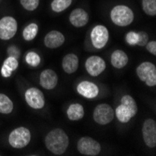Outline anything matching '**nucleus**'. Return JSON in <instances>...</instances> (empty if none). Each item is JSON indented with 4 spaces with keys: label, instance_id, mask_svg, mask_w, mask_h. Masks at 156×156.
<instances>
[{
    "label": "nucleus",
    "instance_id": "1",
    "mask_svg": "<svg viewBox=\"0 0 156 156\" xmlns=\"http://www.w3.org/2000/svg\"><path fill=\"white\" fill-rule=\"evenodd\" d=\"M45 145L51 153L55 155H61L66 152L69 145L68 136L63 129H53L46 136Z\"/></svg>",
    "mask_w": 156,
    "mask_h": 156
},
{
    "label": "nucleus",
    "instance_id": "2",
    "mask_svg": "<svg viewBox=\"0 0 156 156\" xmlns=\"http://www.w3.org/2000/svg\"><path fill=\"white\" fill-rule=\"evenodd\" d=\"M115 115L119 122L126 123L137 113V105L135 99L128 94H125L121 99V104L115 109Z\"/></svg>",
    "mask_w": 156,
    "mask_h": 156
},
{
    "label": "nucleus",
    "instance_id": "3",
    "mask_svg": "<svg viewBox=\"0 0 156 156\" xmlns=\"http://www.w3.org/2000/svg\"><path fill=\"white\" fill-rule=\"evenodd\" d=\"M134 18L133 10L125 5L115 6L110 11V19L112 23L121 27L130 25L133 23Z\"/></svg>",
    "mask_w": 156,
    "mask_h": 156
},
{
    "label": "nucleus",
    "instance_id": "4",
    "mask_svg": "<svg viewBox=\"0 0 156 156\" xmlns=\"http://www.w3.org/2000/svg\"><path fill=\"white\" fill-rule=\"evenodd\" d=\"M31 141V132L26 127H18L10 132L9 143L12 148L22 149L26 147Z\"/></svg>",
    "mask_w": 156,
    "mask_h": 156
},
{
    "label": "nucleus",
    "instance_id": "5",
    "mask_svg": "<svg viewBox=\"0 0 156 156\" xmlns=\"http://www.w3.org/2000/svg\"><path fill=\"white\" fill-rule=\"evenodd\" d=\"M136 75L141 81H144L148 86L152 87L156 84V66L151 62L141 63L136 67Z\"/></svg>",
    "mask_w": 156,
    "mask_h": 156
},
{
    "label": "nucleus",
    "instance_id": "6",
    "mask_svg": "<svg viewBox=\"0 0 156 156\" xmlns=\"http://www.w3.org/2000/svg\"><path fill=\"white\" fill-rule=\"evenodd\" d=\"M93 117L96 123L106 125L113 121L115 117V112L108 104H99L94 110Z\"/></svg>",
    "mask_w": 156,
    "mask_h": 156
},
{
    "label": "nucleus",
    "instance_id": "7",
    "mask_svg": "<svg viewBox=\"0 0 156 156\" xmlns=\"http://www.w3.org/2000/svg\"><path fill=\"white\" fill-rule=\"evenodd\" d=\"M77 148L80 153L87 156H96L101 151V145L90 136L81 137L78 141Z\"/></svg>",
    "mask_w": 156,
    "mask_h": 156
},
{
    "label": "nucleus",
    "instance_id": "8",
    "mask_svg": "<svg viewBox=\"0 0 156 156\" xmlns=\"http://www.w3.org/2000/svg\"><path fill=\"white\" fill-rule=\"evenodd\" d=\"M18 23L15 18L5 16L0 19V39L9 40L16 35Z\"/></svg>",
    "mask_w": 156,
    "mask_h": 156
},
{
    "label": "nucleus",
    "instance_id": "9",
    "mask_svg": "<svg viewBox=\"0 0 156 156\" xmlns=\"http://www.w3.org/2000/svg\"><path fill=\"white\" fill-rule=\"evenodd\" d=\"M109 38V33L108 28L104 25L98 24L93 28L91 32V40L95 49L104 48Z\"/></svg>",
    "mask_w": 156,
    "mask_h": 156
},
{
    "label": "nucleus",
    "instance_id": "10",
    "mask_svg": "<svg viewBox=\"0 0 156 156\" xmlns=\"http://www.w3.org/2000/svg\"><path fill=\"white\" fill-rule=\"evenodd\" d=\"M24 97L28 106L31 107L32 108L40 109L45 106L44 94L37 88L31 87L27 89L24 94Z\"/></svg>",
    "mask_w": 156,
    "mask_h": 156
},
{
    "label": "nucleus",
    "instance_id": "11",
    "mask_svg": "<svg viewBox=\"0 0 156 156\" xmlns=\"http://www.w3.org/2000/svg\"><path fill=\"white\" fill-rule=\"evenodd\" d=\"M142 136L149 148L156 146V122L152 119H147L142 125Z\"/></svg>",
    "mask_w": 156,
    "mask_h": 156
},
{
    "label": "nucleus",
    "instance_id": "12",
    "mask_svg": "<svg viewBox=\"0 0 156 156\" xmlns=\"http://www.w3.org/2000/svg\"><path fill=\"white\" fill-rule=\"evenodd\" d=\"M85 68H86L89 75L93 77H97L106 69V62L100 56H90L85 62Z\"/></svg>",
    "mask_w": 156,
    "mask_h": 156
},
{
    "label": "nucleus",
    "instance_id": "13",
    "mask_svg": "<svg viewBox=\"0 0 156 156\" xmlns=\"http://www.w3.org/2000/svg\"><path fill=\"white\" fill-rule=\"evenodd\" d=\"M39 83L46 90H52L58 83V76L52 69H45L39 76Z\"/></svg>",
    "mask_w": 156,
    "mask_h": 156
},
{
    "label": "nucleus",
    "instance_id": "14",
    "mask_svg": "<svg viewBox=\"0 0 156 156\" xmlns=\"http://www.w3.org/2000/svg\"><path fill=\"white\" fill-rule=\"evenodd\" d=\"M77 92L83 97L93 99L95 98L99 94V88L96 84L92 81L83 80L79 83L77 87Z\"/></svg>",
    "mask_w": 156,
    "mask_h": 156
},
{
    "label": "nucleus",
    "instance_id": "15",
    "mask_svg": "<svg viewBox=\"0 0 156 156\" xmlns=\"http://www.w3.org/2000/svg\"><path fill=\"white\" fill-rule=\"evenodd\" d=\"M69 22L75 27H83L89 22V15L83 9H75L70 13Z\"/></svg>",
    "mask_w": 156,
    "mask_h": 156
},
{
    "label": "nucleus",
    "instance_id": "16",
    "mask_svg": "<svg viewBox=\"0 0 156 156\" xmlns=\"http://www.w3.org/2000/svg\"><path fill=\"white\" fill-rule=\"evenodd\" d=\"M65 42L64 35L56 30L49 32L44 37V44L49 49H56L61 47Z\"/></svg>",
    "mask_w": 156,
    "mask_h": 156
},
{
    "label": "nucleus",
    "instance_id": "17",
    "mask_svg": "<svg viewBox=\"0 0 156 156\" xmlns=\"http://www.w3.org/2000/svg\"><path fill=\"white\" fill-rule=\"evenodd\" d=\"M149 36L146 32H135V31H130L126 34L125 36V40L127 44L131 46H145L148 42Z\"/></svg>",
    "mask_w": 156,
    "mask_h": 156
},
{
    "label": "nucleus",
    "instance_id": "18",
    "mask_svg": "<svg viewBox=\"0 0 156 156\" xmlns=\"http://www.w3.org/2000/svg\"><path fill=\"white\" fill-rule=\"evenodd\" d=\"M62 67L64 71L67 74L76 72L79 67V57L74 53L66 54L62 61Z\"/></svg>",
    "mask_w": 156,
    "mask_h": 156
},
{
    "label": "nucleus",
    "instance_id": "19",
    "mask_svg": "<svg viewBox=\"0 0 156 156\" xmlns=\"http://www.w3.org/2000/svg\"><path fill=\"white\" fill-rule=\"evenodd\" d=\"M19 66V62L18 59L15 57H12V56H9V57L4 61L2 67L0 69V73L3 78H9L13 71L18 68Z\"/></svg>",
    "mask_w": 156,
    "mask_h": 156
},
{
    "label": "nucleus",
    "instance_id": "20",
    "mask_svg": "<svg viewBox=\"0 0 156 156\" xmlns=\"http://www.w3.org/2000/svg\"><path fill=\"white\" fill-rule=\"evenodd\" d=\"M110 62H111L112 66H114L115 68H118V69H121V68H123L128 64V56H127V54L123 51L116 50L111 54Z\"/></svg>",
    "mask_w": 156,
    "mask_h": 156
},
{
    "label": "nucleus",
    "instance_id": "21",
    "mask_svg": "<svg viewBox=\"0 0 156 156\" xmlns=\"http://www.w3.org/2000/svg\"><path fill=\"white\" fill-rule=\"evenodd\" d=\"M66 114L70 121H80L84 116V108L80 104H71L66 110Z\"/></svg>",
    "mask_w": 156,
    "mask_h": 156
},
{
    "label": "nucleus",
    "instance_id": "22",
    "mask_svg": "<svg viewBox=\"0 0 156 156\" xmlns=\"http://www.w3.org/2000/svg\"><path fill=\"white\" fill-rule=\"evenodd\" d=\"M13 107L14 106L11 99L4 94H0V113L10 114L13 110Z\"/></svg>",
    "mask_w": 156,
    "mask_h": 156
},
{
    "label": "nucleus",
    "instance_id": "23",
    "mask_svg": "<svg viewBox=\"0 0 156 156\" xmlns=\"http://www.w3.org/2000/svg\"><path fill=\"white\" fill-rule=\"evenodd\" d=\"M38 33V25L35 23L28 24L23 31V37L26 41L33 40Z\"/></svg>",
    "mask_w": 156,
    "mask_h": 156
},
{
    "label": "nucleus",
    "instance_id": "24",
    "mask_svg": "<svg viewBox=\"0 0 156 156\" xmlns=\"http://www.w3.org/2000/svg\"><path fill=\"white\" fill-rule=\"evenodd\" d=\"M72 4V0H52L51 8L54 12H62Z\"/></svg>",
    "mask_w": 156,
    "mask_h": 156
},
{
    "label": "nucleus",
    "instance_id": "25",
    "mask_svg": "<svg viewBox=\"0 0 156 156\" xmlns=\"http://www.w3.org/2000/svg\"><path fill=\"white\" fill-rule=\"evenodd\" d=\"M142 9L149 16L156 15V0H142Z\"/></svg>",
    "mask_w": 156,
    "mask_h": 156
},
{
    "label": "nucleus",
    "instance_id": "26",
    "mask_svg": "<svg viewBox=\"0 0 156 156\" xmlns=\"http://www.w3.org/2000/svg\"><path fill=\"white\" fill-rule=\"evenodd\" d=\"M25 62L30 66H37L40 64V56L35 51H29L25 56Z\"/></svg>",
    "mask_w": 156,
    "mask_h": 156
},
{
    "label": "nucleus",
    "instance_id": "27",
    "mask_svg": "<svg viewBox=\"0 0 156 156\" xmlns=\"http://www.w3.org/2000/svg\"><path fill=\"white\" fill-rule=\"evenodd\" d=\"M20 3L24 9L28 11H33L38 8L39 0H20Z\"/></svg>",
    "mask_w": 156,
    "mask_h": 156
},
{
    "label": "nucleus",
    "instance_id": "28",
    "mask_svg": "<svg viewBox=\"0 0 156 156\" xmlns=\"http://www.w3.org/2000/svg\"><path fill=\"white\" fill-rule=\"evenodd\" d=\"M8 54H9V56H12V57H15V58L18 59L21 52H20V50L17 47L10 46V47L8 48Z\"/></svg>",
    "mask_w": 156,
    "mask_h": 156
},
{
    "label": "nucleus",
    "instance_id": "29",
    "mask_svg": "<svg viewBox=\"0 0 156 156\" xmlns=\"http://www.w3.org/2000/svg\"><path fill=\"white\" fill-rule=\"evenodd\" d=\"M146 48L148 50L149 52H151V54L155 55L156 54V41H150V42H147L146 44Z\"/></svg>",
    "mask_w": 156,
    "mask_h": 156
}]
</instances>
